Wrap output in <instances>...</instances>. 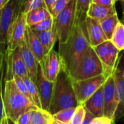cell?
Instances as JSON below:
<instances>
[{"label": "cell", "mask_w": 124, "mask_h": 124, "mask_svg": "<svg viewBox=\"0 0 124 124\" xmlns=\"http://www.w3.org/2000/svg\"><path fill=\"white\" fill-rule=\"evenodd\" d=\"M86 17H76L75 27L70 36L65 43L59 44L58 54L62 62V68L68 74L83 54L91 46L86 27Z\"/></svg>", "instance_id": "1"}, {"label": "cell", "mask_w": 124, "mask_h": 124, "mask_svg": "<svg viewBox=\"0 0 124 124\" xmlns=\"http://www.w3.org/2000/svg\"><path fill=\"white\" fill-rule=\"evenodd\" d=\"M78 105L75 94L73 80L62 68L54 81L53 92L49 112L54 115L68 108H76Z\"/></svg>", "instance_id": "2"}, {"label": "cell", "mask_w": 124, "mask_h": 124, "mask_svg": "<svg viewBox=\"0 0 124 124\" xmlns=\"http://www.w3.org/2000/svg\"><path fill=\"white\" fill-rule=\"evenodd\" d=\"M3 104L4 116L14 121L25 113L38 109L29 98L20 92L13 79L8 80L5 83Z\"/></svg>", "instance_id": "3"}, {"label": "cell", "mask_w": 124, "mask_h": 124, "mask_svg": "<svg viewBox=\"0 0 124 124\" xmlns=\"http://www.w3.org/2000/svg\"><path fill=\"white\" fill-rule=\"evenodd\" d=\"M104 74L102 65L93 47L90 46L68 73L73 81L90 78Z\"/></svg>", "instance_id": "4"}, {"label": "cell", "mask_w": 124, "mask_h": 124, "mask_svg": "<svg viewBox=\"0 0 124 124\" xmlns=\"http://www.w3.org/2000/svg\"><path fill=\"white\" fill-rule=\"evenodd\" d=\"M76 21V2L71 0L67 6L54 18L59 44L65 43L70 36Z\"/></svg>", "instance_id": "5"}, {"label": "cell", "mask_w": 124, "mask_h": 124, "mask_svg": "<svg viewBox=\"0 0 124 124\" xmlns=\"http://www.w3.org/2000/svg\"><path fill=\"white\" fill-rule=\"evenodd\" d=\"M93 48L102 65L104 75L107 77L111 76L116 66L121 52L110 40Z\"/></svg>", "instance_id": "6"}, {"label": "cell", "mask_w": 124, "mask_h": 124, "mask_svg": "<svg viewBox=\"0 0 124 124\" xmlns=\"http://www.w3.org/2000/svg\"><path fill=\"white\" fill-rule=\"evenodd\" d=\"M107 76L104 74L90 78L73 81V86L78 105H83L105 83Z\"/></svg>", "instance_id": "7"}, {"label": "cell", "mask_w": 124, "mask_h": 124, "mask_svg": "<svg viewBox=\"0 0 124 124\" xmlns=\"http://www.w3.org/2000/svg\"><path fill=\"white\" fill-rule=\"evenodd\" d=\"M21 12V0H9L1 9L0 42L7 44L9 28Z\"/></svg>", "instance_id": "8"}, {"label": "cell", "mask_w": 124, "mask_h": 124, "mask_svg": "<svg viewBox=\"0 0 124 124\" xmlns=\"http://www.w3.org/2000/svg\"><path fill=\"white\" fill-rule=\"evenodd\" d=\"M116 89L118 100V105L115 116V121L124 116V51L121 52L116 66L113 73Z\"/></svg>", "instance_id": "9"}, {"label": "cell", "mask_w": 124, "mask_h": 124, "mask_svg": "<svg viewBox=\"0 0 124 124\" xmlns=\"http://www.w3.org/2000/svg\"><path fill=\"white\" fill-rule=\"evenodd\" d=\"M104 116L115 121V116L118 105L115 81L113 75L108 76L103 84Z\"/></svg>", "instance_id": "10"}, {"label": "cell", "mask_w": 124, "mask_h": 124, "mask_svg": "<svg viewBox=\"0 0 124 124\" xmlns=\"http://www.w3.org/2000/svg\"><path fill=\"white\" fill-rule=\"evenodd\" d=\"M26 15L22 12L9 28L7 37V51H12L19 47L25 40L27 28Z\"/></svg>", "instance_id": "11"}, {"label": "cell", "mask_w": 124, "mask_h": 124, "mask_svg": "<svg viewBox=\"0 0 124 124\" xmlns=\"http://www.w3.org/2000/svg\"><path fill=\"white\" fill-rule=\"evenodd\" d=\"M7 52L8 57L6 81L13 79L15 75H17L21 78L28 76V72L23 60L20 46L12 51H7Z\"/></svg>", "instance_id": "12"}, {"label": "cell", "mask_w": 124, "mask_h": 124, "mask_svg": "<svg viewBox=\"0 0 124 124\" xmlns=\"http://www.w3.org/2000/svg\"><path fill=\"white\" fill-rule=\"evenodd\" d=\"M44 77L54 82L62 68L60 57L56 51L51 49L45 56L41 62L39 63Z\"/></svg>", "instance_id": "13"}, {"label": "cell", "mask_w": 124, "mask_h": 124, "mask_svg": "<svg viewBox=\"0 0 124 124\" xmlns=\"http://www.w3.org/2000/svg\"><path fill=\"white\" fill-rule=\"evenodd\" d=\"M36 84L39 90L41 109L49 112L52 96L54 82L47 80L44 77L41 68L40 67V65L38 70L37 80Z\"/></svg>", "instance_id": "14"}, {"label": "cell", "mask_w": 124, "mask_h": 124, "mask_svg": "<svg viewBox=\"0 0 124 124\" xmlns=\"http://www.w3.org/2000/svg\"><path fill=\"white\" fill-rule=\"evenodd\" d=\"M85 22L89 42L92 47H95L108 40L102 28L99 20L86 16Z\"/></svg>", "instance_id": "15"}, {"label": "cell", "mask_w": 124, "mask_h": 124, "mask_svg": "<svg viewBox=\"0 0 124 124\" xmlns=\"http://www.w3.org/2000/svg\"><path fill=\"white\" fill-rule=\"evenodd\" d=\"M20 48L23 60L28 72V76L34 83H36L39 62L33 54V52L28 48L25 40L20 46Z\"/></svg>", "instance_id": "16"}, {"label": "cell", "mask_w": 124, "mask_h": 124, "mask_svg": "<svg viewBox=\"0 0 124 124\" xmlns=\"http://www.w3.org/2000/svg\"><path fill=\"white\" fill-rule=\"evenodd\" d=\"M84 108L95 117L104 116L103 85L94 93L84 104Z\"/></svg>", "instance_id": "17"}, {"label": "cell", "mask_w": 124, "mask_h": 124, "mask_svg": "<svg viewBox=\"0 0 124 124\" xmlns=\"http://www.w3.org/2000/svg\"><path fill=\"white\" fill-rule=\"evenodd\" d=\"M25 41L28 48L33 52L36 58L38 60L39 62H41L46 56L44 49L41 42L39 41V39L36 36V34L33 33V31L31 29V28L28 25H27L26 28Z\"/></svg>", "instance_id": "18"}, {"label": "cell", "mask_w": 124, "mask_h": 124, "mask_svg": "<svg viewBox=\"0 0 124 124\" xmlns=\"http://www.w3.org/2000/svg\"><path fill=\"white\" fill-rule=\"evenodd\" d=\"M116 14L117 12L115 4L110 6H104L92 3L86 12V16L101 20Z\"/></svg>", "instance_id": "19"}, {"label": "cell", "mask_w": 124, "mask_h": 124, "mask_svg": "<svg viewBox=\"0 0 124 124\" xmlns=\"http://www.w3.org/2000/svg\"><path fill=\"white\" fill-rule=\"evenodd\" d=\"M33 33L36 34L39 41L42 44L46 54L51 49H53V46L57 41V36L54 25H53L52 28L50 30L43 31H33Z\"/></svg>", "instance_id": "20"}, {"label": "cell", "mask_w": 124, "mask_h": 124, "mask_svg": "<svg viewBox=\"0 0 124 124\" xmlns=\"http://www.w3.org/2000/svg\"><path fill=\"white\" fill-rule=\"evenodd\" d=\"M25 15H26V22L28 26H31L44 20L52 17L50 12L48 10V9L46 7H41L33 9L28 12V13H26Z\"/></svg>", "instance_id": "21"}, {"label": "cell", "mask_w": 124, "mask_h": 124, "mask_svg": "<svg viewBox=\"0 0 124 124\" xmlns=\"http://www.w3.org/2000/svg\"><path fill=\"white\" fill-rule=\"evenodd\" d=\"M31 124H52V115L49 112L42 109H36L30 111Z\"/></svg>", "instance_id": "22"}, {"label": "cell", "mask_w": 124, "mask_h": 124, "mask_svg": "<svg viewBox=\"0 0 124 124\" xmlns=\"http://www.w3.org/2000/svg\"><path fill=\"white\" fill-rule=\"evenodd\" d=\"M100 22L105 36H107L108 40H110L118 23L120 22L118 14L102 19L100 20Z\"/></svg>", "instance_id": "23"}, {"label": "cell", "mask_w": 124, "mask_h": 124, "mask_svg": "<svg viewBox=\"0 0 124 124\" xmlns=\"http://www.w3.org/2000/svg\"><path fill=\"white\" fill-rule=\"evenodd\" d=\"M120 51H124V24L120 20L110 40Z\"/></svg>", "instance_id": "24"}, {"label": "cell", "mask_w": 124, "mask_h": 124, "mask_svg": "<svg viewBox=\"0 0 124 124\" xmlns=\"http://www.w3.org/2000/svg\"><path fill=\"white\" fill-rule=\"evenodd\" d=\"M23 80L24 81L28 92L31 96V98L33 101V103L35 104V105L39 108L41 109V102H40V97H39V90L37 88V86L36 84V83H34L32 79L28 76H24L22 78Z\"/></svg>", "instance_id": "25"}, {"label": "cell", "mask_w": 124, "mask_h": 124, "mask_svg": "<svg viewBox=\"0 0 124 124\" xmlns=\"http://www.w3.org/2000/svg\"><path fill=\"white\" fill-rule=\"evenodd\" d=\"M76 108H71L68 109L62 110L57 113L52 115V118L54 120L60 121L62 123L65 124H69L70 122V120L75 113Z\"/></svg>", "instance_id": "26"}, {"label": "cell", "mask_w": 124, "mask_h": 124, "mask_svg": "<svg viewBox=\"0 0 124 124\" xmlns=\"http://www.w3.org/2000/svg\"><path fill=\"white\" fill-rule=\"evenodd\" d=\"M41 7H46L44 0H21V12L25 14Z\"/></svg>", "instance_id": "27"}, {"label": "cell", "mask_w": 124, "mask_h": 124, "mask_svg": "<svg viewBox=\"0 0 124 124\" xmlns=\"http://www.w3.org/2000/svg\"><path fill=\"white\" fill-rule=\"evenodd\" d=\"M53 25H54V18L51 17L39 23H37L34 25H32L29 27L33 31H48L52 29Z\"/></svg>", "instance_id": "28"}, {"label": "cell", "mask_w": 124, "mask_h": 124, "mask_svg": "<svg viewBox=\"0 0 124 124\" xmlns=\"http://www.w3.org/2000/svg\"><path fill=\"white\" fill-rule=\"evenodd\" d=\"M76 17H86L92 0H76Z\"/></svg>", "instance_id": "29"}, {"label": "cell", "mask_w": 124, "mask_h": 124, "mask_svg": "<svg viewBox=\"0 0 124 124\" xmlns=\"http://www.w3.org/2000/svg\"><path fill=\"white\" fill-rule=\"evenodd\" d=\"M86 114V108L84 105H78L69 124H81Z\"/></svg>", "instance_id": "30"}, {"label": "cell", "mask_w": 124, "mask_h": 124, "mask_svg": "<svg viewBox=\"0 0 124 124\" xmlns=\"http://www.w3.org/2000/svg\"><path fill=\"white\" fill-rule=\"evenodd\" d=\"M13 80L15 81V84H16V86H17L20 92L21 93H23L24 95H25L28 98H29L33 102V100L31 98V96L29 92H28V89L24 81L23 80V78L20 76H17V75H15L14 77H13Z\"/></svg>", "instance_id": "31"}, {"label": "cell", "mask_w": 124, "mask_h": 124, "mask_svg": "<svg viewBox=\"0 0 124 124\" xmlns=\"http://www.w3.org/2000/svg\"><path fill=\"white\" fill-rule=\"evenodd\" d=\"M71 0H56L53 6L51 15L53 18H55L57 15L67 6V4Z\"/></svg>", "instance_id": "32"}, {"label": "cell", "mask_w": 124, "mask_h": 124, "mask_svg": "<svg viewBox=\"0 0 124 124\" xmlns=\"http://www.w3.org/2000/svg\"><path fill=\"white\" fill-rule=\"evenodd\" d=\"M114 122L113 120L105 117V116H101V117H95L91 124H113Z\"/></svg>", "instance_id": "33"}, {"label": "cell", "mask_w": 124, "mask_h": 124, "mask_svg": "<svg viewBox=\"0 0 124 124\" xmlns=\"http://www.w3.org/2000/svg\"><path fill=\"white\" fill-rule=\"evenodd\" d=\"M16 124H31V113L30 111L21 115L15 121Z\"/></svg>", "instance_id": "34"}, {"label": "cell", "mask_w": 124, "mask_h": 124, "mask_svg": "<svg viewBox=\"0 0 124 124\" xmlns=\"http://www.w3.org/2000/svg\"><path fill=\"white\" fill-rule=\"evenodd\" d=\"M4 86H2L1 81L0 80V124L4 118V104H3V92H4Z\"/></svg>", "instance_id": "35"}, {"label": "cell", "mask_w": 124, "mask_h": 124, "mask_svg": "<svg viewBox=\"0 0 124 124\" xmlns=\"http://www.w3.org/2000/svg\"><path fill=\"white\" fill-rule=\"evenodd\" d=\"M5 45L6 44H3L0 42V76H1V73L3 68L4 60V56H5Z\"/></svg>", "instance_id": "36"}, {"label": "cell", "mask_w": 124, "mask_h": 124, "mask_svg": "<svg viewBox=\"0 0 124 124\" xmlns=\"http://www.w3.org/2000/svg\"><path fill=\"white\" fill-rule=\"evenodd\" d=\"M95 118V116L92 114L89 110H87L86 109V114H85V116H84V118L83 120V122L81 124H91L92 120Z\"/></svg>", "instance_id": "37"}, {"label": "cell", "mask_w": 124, "mask_h": 124, "mask_svg": "<svg viewBox=\"0 0 124 124\" xmlns=\"http://www.w3.org/2000/svg\"><path fill=\"white\" fill-rule=\"evenodd\" d=\"M92 3L104 6H110L115 4L113 0H92Z\"/></svg>", "instance_id": "38"}, {"label": "cell", "mask_w": 124, "mask_h": 124, "mask_svg": "<svg viewBox=\"0 0 124 124\" xmlns=\"http://www.w3.org/2000/svg\"><path fill=\"white\" fill-rule=\"evenodd\" d=\"M55 1L56 0H44L46 7L48 9V10L50 12V13L52 12V8H53V6L54 4Z\"/></svg>", "instance_id": "39"}, {"label": "cell", "mask_w": 124, "mask_h": 124, "mask_svg": "<svg viewBox=\"0 0 124 124\" xmlns=\"http://www.w3.org/2000/svg\"><path fill=\"white\" fill-rule=\"evenodd\" d=\"M1 124H16V123H15V121H12V119H10V118L4 116Z\"/></svg>", "instance_id": "40"}, {"label": "cell", "mask_w": 124, "mask_h": 124, "mask_svg": "<svg viewBox=\"0 0 124 124\" xmlns=\"http://www.w3.org/2000/svg\"><path fill=\"white\" fill-rule=\"evenodd\" d=\"M9 1V0H0V9H2Z\"/></svg>", "instance_id": "41"}, {"label": "cell", "mask_w": 124, "mask_h": 124, "mask_svg": "<svg viewBox=\"0 0 124 124\" xmlns=\"http://www.w3.org/2000/svg\"><path fill=\"white\" fill-rule=\"evenodd\" d=\"M114 2L116 3L117 1H119L121 3V6H122V9H123V12H124V0H113Z\"/></svg>", "instance_id": "42"}, {"label": "cell", "mask_w": 124, "mask_h": 124, "mask_svg": "<svg viewBox=\"0 0 124 124\" xmlns=\"http://www.w3.org/2000/svg\"><path fill=\"white\" fill-rule=\"evenodd\" d=\"M52 124H65L64 123H62L60 121H56V120H54L53 119V121H52Z\"/></svg>", "instance_id": "43"}, {"label": "cell", "mask_w": 124, "mask_h": 124, "mask_svg": "<svg viewBox=\"0 0 124 124\" xmlns=\"http://www.w3.org/2000/svg\"><path fill=\"white\" fill-rule=\"evenodd\" d=\"M121 21L124 24V12H123V17H122V20Z\"/></svg>", "instance_id": "44"}, {"label": "cell", "mask_w": 124, "mask_h": 124, "mask_svg": "<svg viewBox=\"0 0 124 124\" xmlns=\"http://www.w3.org/2000/svg\"><path fill=\"white\" fill-rule=\"evenodd\" d=\"M1 9H0V25H1Z\"/></svg>", "instance_id": "45"}, {"label": "cell", "mask_w": 124, "mask_h": 124, "mask_svg": "<svg viewBox=\"0 0 124 124\" xmlns=\"http://www.w3.org/2000/svg\"><path fill=\"white\" fill-rule=\"evenodd\" d=\"M113 124H116V123H115V121L113 122Z\"/></svg>", "instance_id": "46"}]
</instances>
